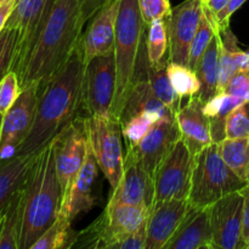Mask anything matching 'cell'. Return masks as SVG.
<instances>
[{
    "mask_svg": "<svg viewBox=\"0 0 249 249\" xmlns=\"http://www.w3.org/2000/svg\"><path fill=\"white\" fill-rule=\"evenodd\" d=\"M84 53L79 39L67 61L39 85L33 125L15 156L36 155L68 124L84 116Z\"/></svg>",
    "mask_w": 249,
    "mask_h": 249,
    "instance_id": "6da1fadb",
    "label": "cell"
},
{
    "mask_svg": "<svg viewBox=\"0 0 249 249\" xmlns=\"http://www.w3.org/2000/svg\"><path fill=\"white\" fill-rule=\"evenodd\" d=\"M80 0H55L27 62L18 75L22 88L41 85L67 61L82 36Z\"/></svg>",
    "mask_w": 249,
    "mask_h": 249,
    "instance_id": "7a4b0ae2",
    "label": "cell"
},
{
    "mask_svg": "<svg viewBox=\"0 0 249 249\" xmlns=\"http://www.w3.org/2000/svg\"><path fill=\"white\" fill-rule=\"evenodd\" d=\"M62 199L51 141L36 155L22 189L19 249H31L38 238L57 220Z\"/></svg>",
    "mask_w": 249,
    "mask_h": 249,
    "instance_id": "3957f363",
    "label": "cell"
},
{
    "mask_svg": "<svg viewBox=\"0 0 249 249\" xmlns=\"http://www.w3.org/2000/svg\"><path fill=\"white\" fill-rule=\"evenodd\" d=\"M146 29L147 26L141 18L138 0H121L113 53L116 60L117 90L112 118L116 121L125 94L135 80L138 63L146 48Z\"/></svg>",
    "mask_w": 249,
    "mask_h": 249,
    "instance_id": "277c9868",
    "label": "cell"
},
{
    "mask_svg": "<svg viewBox=\"0 0 249 249\" xmlns=\"http://www.w3.org/2000/svg\"><path fill=\"white\" fill-rule=\"evenodd\" d=\"M247 184L230 169L219 152L218 143L214 142L195 156L189 202L197 208H207Z\"/></svg>",
    "mask_w": 249,
    "mask_h": 249,
    "instance_id": "5b68a950",
    "label": "cell"
},
{
    "mask_svg": "<svg viewBox=\"0 0 249 249\" xmlns=\"http://www.w3.org/2000/svg\"><path fill=\"white\" fill-rule=\"evenodd\" d=\"M85 122L90 147L97 165L114 190L123 175L125 157L122 146L121 124L113 118L91 116L87 117Z\"/></svg>",
    "mask_w": 249,
    "mask_h": 249,
    "instance_id": "8992f818",
    "label": "cell"
},
{
    "mask_svg": "<svg viewBox=\"0 0 249 249\" xmlns=\"http://www.w3.org/2000/svg\"><path fill=\"white\" fill-rule=\"evenodd\" d=\"M55 0H17L6 26L16 31V48L11 71L18 77L43 29Z\"/></svg>",
    "mask_w": 249,
    "mask_h": 249,
    "instance_id": "52a82bcc",
    "label": "cell"
},
{
    "mask_svg": "<svg viewBox=\"0 0 249 249\" xmlns=\"http://www.w3.org/2000/svg\"><path fill=\"white\" fill-rule=\"evenodd\" d=\"M117 90L114 53L97 56L85 65V116L112 118Z\"/></svg>",
    "mask_w": 249,
    "mask_h": 249,
    "instance_id": "ba28073f",
    "label": "cell"
},
{
    "mask_svg": "<svg viewBox=\"0 0 249 249\" xmlns=\"http://www.w3.org/2000/svg\"><path fill=\"white\" fill-rule=\"evenodd\" d=\"M85 118L78 117L53 140L56 174L63 198L77 179L87 156L89 138Z\"/></svg>",
    "mask_w": 249,
    "mask_h": 249,
    "instance_id": "9c48e42d",
    "label": "cell"
},
{
    "mask_svg": "<svg viewBox=\"0 0 249 249\" xmlns=\"http://www.w3.org/2000/svg\"><path fill=\"white\" fill-rule=\"evenodd\" d=\"M195 156L180 139L155 173V202L189 199L191 191Z\"/></svg>",
    "mask_w": 249,
    "mask_h": 249,
    "instance_id": "30bf717a",
    "label": "cell"
},
{
    "mask_svg": "<svg viewBox=\"0 0 249 249\" xmlns=\"http://www.w3.org/2000/svg\"><path fill=\"white\" fill-rule=\"evenodd\" d=\"M39 84H29L22 91L14 106L2 117L0 130V162L14 157L17 147L26 139L33 125L38 101Z\"/></svg>",
    "mask_w": 249,
    "mask_h": 249,
    "instance_id": "8fae6325",
    "label": "cell"
},
{
    "mask_svg": "<svg viewBox=\"0 0 249 249\" xmlns=\"http://www.w3.org/2000/svg\"><path fill=\"white\" fill-rule=\"evenodd\" d=\"M203 10L201 0H185L165 17L169 36V62L189 67L190 48L198 29Z\"/></svg>",
    "mask_w": 249,
    "mask_h": 249,
    "instance_id": "7c38bea8",
    "label": "cell"
},
{
    "mask_svg": "<svg viewBox=\"0 0 249 249\" xmlns=\"http://www.w3.org/2000/svg\"><path fill=\"white\" fill-rule=\"evenodd\" d=\"M215 249H247L242 240L243 196L231 192L209 207Z\"/></svg>",
    "mask_w": 249,
    "mask_h": 249,
    "instance_id": "4fadbf2b",
    "label": "cell"
},
{
    "mask_svg": "<svg viewBox=\"0 0 249 249\" xmlns=\"http://www.w3.org/2000/svg\"><path fill=\"white\" fill-rule=\"evenodd\" d=\"M155 178L143 168L131 147H126L121 181L112 190L108 203L130 204L151 209L155 204Z\"/></svg>",
    "mask_w": 249,
    "mask_h": 249,
    "instance_id": "5bb4252c",
    "label": "cell"
},
{
    "mask_svg": "<svg viewBox=\"0 0 249 249\" xmlns=\"http://www.w3.org/2000/svg\"><path fill=\"white\" fill-rule=\"evenodd\" d=\"M181 139L175 114H168L156 122L136 146L131 147L146 170L155 178V173L165 156Z\"/></svg>",
    "mask_w": 249,
    "mask_h": 249,
    "instance_id": "9a60e30c",
    "label": "cell"
},
{
    "mask_svg": "<svg viewBox=\"0 0 249 249\" xmlns=\"http://www.w3.org/2000/svg\"><path fill=\"white\" fill-rule=\"evenodd\" d=\"M119 4L121 0H111L104 5L94 15L87 32L80 36L85 65L97 56L114 53Z\"/></svg>",
    "mask_w": 249,
    "mask_h": 249,
    "instance_id": "2e32d148",
    "label": "cell"
},
{
    "mask_svg": "<svg viewBox=\"0 0 249 249\" xmlns=\"http://www.w3.org/2000/svg\"><path fill=\"white\" fill-rule=\"evenodd\" d=\"M191 207L189 199L155 202L147 218L145 249H164Z\"/></svg>",
    "mask_w": 249,
    "mask_h": 249,
    "instance_id": "e0dca14e",
    "label": "cell"
},
{
    "mask_svg": "<svg viewBox=\"0 0 249 249\" xmlns=\"http://www.w3.org/2000/svg\"><path fill=\"white\" fill-rule=\"evenodd\" d=\"M97 175H99V165L89 143L84 164L77 179L71 186L70 191L63 198L58 215L72 224L75 218L91 211L92 207L95 206L94 189L96 185Z\"/></svg>",
    "mask_w": 249,
    "mask_h": 249,
    "instance_id": "ac0fdd59",
    "label": "cell"
},
{
    "mask_svg": "<svg viewBox=\"0 0 249 249\" xmlns=\"http://www.w3.org/2000/svg\"><path fill=\"white\" fill-rule=\"evenodd\" d=\"M203 105L201 99L195 95L190 97L187 104L180 106L175 112L180 135L194 156L207 146L214 143L212 139L211 121L204 113Z\"/></svg>",
    "mask_w": 249,
    "mask_h": 249,
    "instance_id": "d6986e66",
    "label": "cell"
},
{
    "mask_svg": "<svg viewBox=\"0 0 249 249\" xmlns=\"http://www.w3.org/2000/svg\"><path fill=\"white\" fill-rule=\"evenodd\" d=\"M215 249L209 207H191L164 249Z\"/></svg>",
    "mask_w": 249,
    "mask_h": 249,
    "instance_id": "ffe728a7",
    "label": "cell"
},
{
    "mask_svg": "<svg viewBox=\"0 0 249 249\" xmlns=\"http://www.w3.org/2000/svg\"><path fill=\"white\" fill-rule=\"evenodd\" d=\"M142 112H155L160 117L174 114L156 96L148 82V78L138 79L131 84L124 97L117 121L122 126L134 116Z\"/></svg>",
    "mask_w": 249,
    "mask_h": 249,
    "instance_id": "44dd1931",
    "label": "cell"
},
{
    "mask_svg": "<svg viewBox=\"0 0 249 249\" xmlns=\"http://www.w3.org/2000/svg\"><path fill=\"white\" fill-rule=\"evenodd\" d=\"M247 53L238 48V40L231 28L219 31V72L216 92H223L238 71L247 70Z\"/></svg>",
    "mask_w": 249,
    "mask_h": 249,
    "instance_id": "7402d4cb",
    "label": "cell"
},
{
    "mask_svg": "<svg viewBox=\"0 0 249 249\" xmlns=\"http://www.w3.org/2000/svg\"><path fill=\"white\" fill-rule=\"evenodd\" d=\"M36 155L14 156L0 162V216L23 187Z\"/></svg>",
    "mask_w": 249,
    "mask_h": 249,
    "instance_id": "603a6c76",
    "label": "cell"
},
{
    "mask_svg": "<svg viewBox=\"0 0 249 249\" xmlns=\"http://www.w3.org/2000/svg\"><path fill=\"white\" fill-rule=\"evenodd\" d=\"M245 100L228 92H216L203 105V111L211 121V131L213 142L219 143L226 139L225 126L229 114L243 104Z\"/></svg>",
    "mask_w": 249,
    "mask_h": 249,
    "instance_id": "cb8c5ba5",
    "label": "cell"
},
{
    "mask_svg": "<svg viewBox=\"0 0 249 249\" xmlns=\"http://www.w3.org/2000/svg\"><path fill=\"white\" fill-rule=\"evenodd\" d=\"M197 77L201 82V90L197 96L206 104L212 96L216 94L219 72V32L212 39L211 44L199 60L196 70Z\"/></svg>",
    "mask_w": 249,
    "mask_h": 249,
    "instance_id": "d4e9b609",
    "label": "cell"
},
{
    "mask_svg": "<svg viewBox=\"0 0 249 249\" xmlns=\"http://www.w3.org/2000/svg\"><path fill=\"white\" fill-rule=\"evenodd\" d=\"M22 189L15 195L7 208L0 216V249H19L22 226Z\"/></svg>",
    "mask_w": 249,
    "mask_h": 249,
    "instance_id": "484cf974",
    "label": "cell"
},
{
    "mask_svg": "<svg viewBox=\"0 0 249 249\" xmlns=\"http://www.w3.org/2000/svg\"><path fill=\"white\" fill-rule=\"evenodd\" d=\"M218 146L221 157L230 169L246 182H249V138H226Z\"/></svg>",
    "mask_w": 249,
    "mask_h": 249,
    "instance_id": "4316f807",
    "label": "cell"
},
{
    "mask_svg": "<svg viewBox=\"0 0 249 249\" xmlns=\"http://www.w3.org/2000/svg\"><path fill=\"white\" fill-rule=\"evenodd\" d=\"M169 60L158 65H150L147 71V78L151 88L156 96L175 114V112L181 106V99L175 91L169 74L167 71V65Z\"/></svg>",
    "mask_w": 249,
    "mask_h": 249,
    "instance_id": "83f0119b",
    "label": "cell"
},
{
    "mask_svg": "<svg viewBox=\"0 0 249 249\" xmlns=\"http://www.w3.org/2000/svg\"><path fill=\"white\" fill-rule=\"evenodd\" d=\"M77 232L72 230V224L58 215L57 220L38 238L31 249L72 248Z\"/></svg>",
    "mask_w": 249,
    "mask_h": 249,
    "instance_id": "f1b7e54d",
    "label": "cell"
},
{
    "mask_svg": "<svg viewBox=\"0 0 249 249\" xmlns=\"http://www.w3.org/2000/svg\"><path fill=\"white\" fill-rule=\"evenodd\" d=\"M146 46L150 65H158L169 60V57L165 58V53L169 49L167 19L158 18L147 26Z\"/></svg>",
    "mask_w": 249,
    "mask_h": 249,
    "instance_id": "f546056e",
    "label": "cell"
},
{
    "mask_svg": "<svg viewBox=\"0 0 249 249\" xmlns=\"http://www.w3.org/2000/svg\"><path fill=\"white\" fill-rule=\"evenodd\" d=\"M204 6V5H203ZM219 32L214 17L208 10L204 7L203 15H202L201 22H199L198 29L196 32L194 40H192L191 48H190V57H189V67L191 70H196L199 60L203 56L204 51L207 50L208 45L211 44L212 39L214 38Z\"/></svg>",
    "mask_w": 249,
    "mask_h": 249,
    "instance_id": "4dcf8cb0",
    "label": "cell"
},
{
    "mask_svg": "<svg viewBox=\"0 0 249 249\" xmlns=\"http://www.w3.org/2000/svg\"><path fill=\"white\" fill-rule=\"evenodd\" d=\"M167 71L170 82L180 99H190L198 94L201 90V82L194 70L179 63L168 62Z\"/></svg>",
    "mask_w": 249,
    "mask_h": 249,
    "instance_id": "1f68e13d",
    "label": "cell"
},
{
    "mask_svg": "<svg viewBox=\"0 0 249 249\" xmlns=\"http://www.w3.org/2000/svg\"><path fill=\"white\" fill-rule=\"evenodd\" d=\"M162 118L155 112H142L129 119L122 125V135L125 140L126 147H134L138 145L143 136L148 133L153 124Z\"/></svg>",
    "mask_w": 249,
    "mask_h": 249,
    "instance_id": "d6a6232c",
    "label": "cell"
},
{
    "mask_svg": "<svg viewBox=\"0 0 249 249\" xmlns=\"http://www.w3.org/2000/svg\"><path fill=\"white\" fill-rule=\"evenodd\" d=\"M226 138H249V101L236 107L226 118Z\"/></svg>",
    "mask_w": 249,
    "mask_h": 249,
    "instance_id": "836d02e7",
    "label": "cell"
},
{
    "mask_svg": "<svg viewBox=\"0 0 249 249\" xmlns=\"http://www.w3.org/2000/svg\"><path fill=\"white\" fill-rule=\"evenodd\" d=\"M21 91L22 87L19 84L18 77L14 71H10L0 82V113L2 116L14 106L21 95Z\"/></svg>",
    "mask_w": 249,
    "mask_h": 249,
    "instance_id": "e575fe53",
    "label": "cell"
},
{
    "mask_svg": "<svg viewBox=\"0 0 249 249\" xmlns=\"http://www.w3.org/2000/svg\"><path fill=\"white\" fill-rule=\"evenodd\" d=\"M16 31L5 27L0 32V82L11 71L12 58L16 48Z\"/></svg>",
    "mask_w": 249,
    "mask_h": 249,
    "instance_id": "d590c367",
    "label": "cell"
},
{
    "mask_svg": "<svg viewBox=\"0 0 249 249\" xmlns=\"http://www.w3.org/2000/svg\"><path fill=\"white\" fill-rule=\"evenodd\" d=\"M141 18L146 26H150L158 18H165L172 12L169 0H138Z\"/></svg>",
    "mask_w": 249,
    "mask_h": 249,
    "instance_id": "8d00e7d4",
    "label": "cell"
},
{
    "mask_svg": "<svg viewBox=\"0 0 249 249\" xmlns=\"http://www.w3.org/2000/svg\"><path fill=\"white\" fill-rule=\"evenodd\" d=\"M224 92L241 97L245 101H249V68L238 71L228 83Z\"/></svg>",
    "mask_w": 249,
    "mask_h": 249,
    "instance_id": "74e56055",
    "label": "cell"
},
{
    "mask_svg": "<svg viewBox=\"0 0 249 249\" xmlns=\"http://www.w3.org/2000/svg\"><path fill=\"white\" fill-rule=\"evenodd\" d=\"M147 221L141 226L135 232L130 233L119 241L113 249H145L146 248V238H147V231H146Z\"/></svg>",
    "mask_w": 249,
    "mask_h": 249,
    "instance_id": "f35d334b",
    "label": "cell"
},
{
    "mask_svg": "<svg viewBox=\"0 0 249 249\" xmlns=\"http://www.w3.org/2000/svg\"><path fill=\"white\" fill-rule=\"evenodd\" d=\"M246 1H247V0H230V1H229V4L226 5V6L224 7L220 12H218L216 15L212 14L213 15L214 21H215L216 26H218L219 31L229 28V27H230L231 16H232V15L235 14V12L237 11V10L240 9V7L242 6Z\"/></svg>",
    "mask_w": 249,
    "mask_h": 249,
    "instance_id": "ab89813d",
    "label": "cell"
},
{
    "mask_svg": "<svg viewBox=\"0 0 249 249\" xmlns=\"http://www.w3.org/2000/svg\"><path fill=\"white\" fill-rule=\"evenodd\" d=\"M108 1L111 0H80V19L83 26H85V23Z\"/></svg>",
    "mask_w": 249,
    "mask_h": 249,
    "instance_id": "60d3db41",
    "label": "cell"
},
{
    "mask_svg": "<svg viewBox=\"0 0 249 249\" xmlns=\"http://www.w3.org/2000/svg\"><path fill=\"white\" fill-rule=\"evenodd\" d=\"M243 196V216H242V240L249 246V182L240 190Z\"/></svg>",
    "mask_w": 249,
    "mask_h": 249,
    "instance_id": "b9f144b4",
    "label": "cell"
},
{
    "mask_svg": "<svg viewBox=\"0 0 249 249\" xmlns=\"http://www.w3.org/2000/svg\"><path fill=\"white\" fill-rule=\"evenodd\" d=\"M17 0H0V32L5 28Z\"/></svg>",
    "mask_w": 249,
    "mask_h": 249,
    "instance_id": "7bdbcfd3",
    "label": "cell"
},
{
    "mask_svg": "<svg viewBox=\"0 0 249 249\" xmlns=\"http://www.w3.org/2000/svg\"><path fill=\"white\" fill-rule=\"evenodd\" d=\"M229 1H230V0H208V1L204 2L203 5L211 14L216 15L229 4Z\"/></svg>",
    "mask_w": 249,
    "mask_h": 249,
    "instance_id": "ee69618b",
    "label": "cell"
},
{
    "mask_svg": "<svg viewBox=\"0 0 249 249\" xmlns=\"http://www.w3.org/2000/svg\"><path fill=\"white\" fill-rule=\"evenodd\" d=\"M2 117H4V116H2V114H1V113H0V130H1V124H2Z\"/></svg>",
    "mask_w": 249,
    "mask_h": 249,
    "instance_id": "f6af8a7d",
    "label": "cell"
},
{
    "mask_svg": "<svg viewBox=\"0 0 249 249\" xmlns=\"http://www.w3.org/2000/svg\"><path fill=\"white\" fill-rule=\"evenodd\" d=\"M246 53H247V57H248V67H249V49L247 51H246Z\"/></svg>",
    "mask_w": 249,
    "mask_h": 249,
    "instance_id": "bcb514c9",
    "label": "cell"
},
{
    "mask_svg": "<svg viewBox=\"0 0 249 249\" xmlns=\"http://www.w3.org/2000/svg\"><path fill=\"white\" fill-rule=\"evenodd\" d=\"M201 1L203 2V4H204V2H207V1H208V0H201Z\"/></svg>",
    "mask_w": 249,
    "mask_h": 249,
    "instance_id": "7dc6e473",
    "label": "cell"
},
{
    "mask_svg": "<svg viewBox=\"0 0 249 249\" xmlns=\"http://www.w3.org/2000/svg\"><path fill=\"white\" fill-rule=\"evenodd\" d=\"M248 249H249V246H248Z\"/></svg>",
    "mask_w": 249,
    "mask_h": 249,
    "instance_id": "c3c4849f",
    "label": "cell"
}]
</instances>
